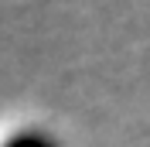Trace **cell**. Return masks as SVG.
<instances>
[{
    "label": "cell",
    "mask_w": 150,
    "mask_h": 147,
    "mask_svg": "<svg viewBox=\"0 0 150 147\" xmlns=\"http://www.w3.org/2000/svg\"><path fill=\"white\" fill-rule=\"evenodd\" d=\"M0 147H58V144L48 133H41V130H17V133H10Z\"/></svg>",
    "instance_id": "1"
}]
</instances>
